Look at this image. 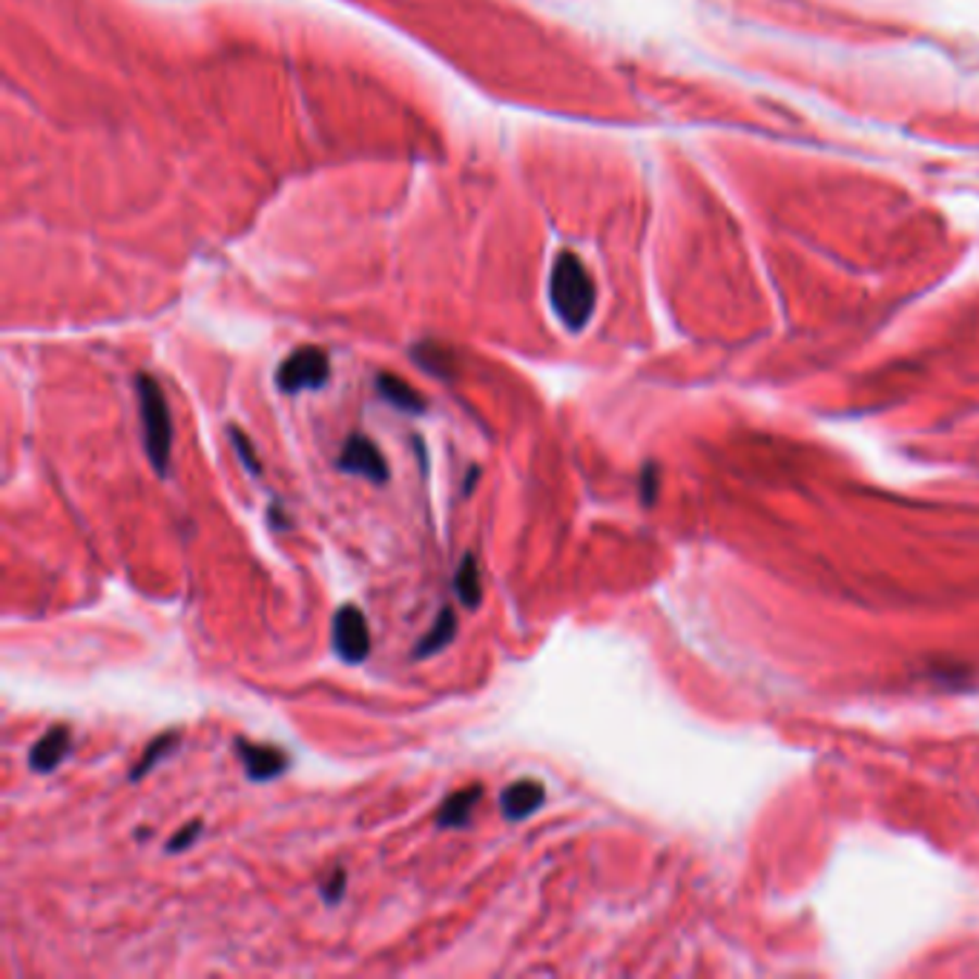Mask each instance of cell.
Segmentation results:
<instances>
[{"mask_svg": "<svg viewBox=\"0 0 979 979\" xmlns=\"http://www.w3.org/2000/svg\"><path fill=\"white\" fill-rule=\"evenodd\" d=\"M549 299L557 319L569 330H580L592 319L594 281L575 253H561L549 279Z\"/></svg>", "mask_w": 979, "mask_h": 979, "instance_id": "6da1fadb", "label": "cell"}, {"mask_svg": "<svg viewBox=\"0 0 979 979\" xmlns=\"http://www.w3.org/2000/svg\"><path fill=\"white\" fill-rule=\"evenodd\" d=\"M136 393L147 460L155 474L164 477L170 472V454H173V417H170L167 397L150 374H138Z\"/></svg>", "mask_w": 979, "mask_h": 979, "instance_id": "7a4b0ae2", "label": "cell"}, {"mask_svg": "<svg viewBox=\"0 0 979 979\" xmlns=\"http://www.w3.org/2000/svg\"><path fill=\"white\" fill-rule=\"evenodd\" d=\"M330 379L328 353L316 346H305L293 351L276 371V386L285 393L316 391Z\"/></svg>", "mask_w": 979, "mask_h": 979, "instance_id": "3957f363", "label": "cell"}, {"mask_svg": "<svg viewBox=\"0 0 979 979\" xmlns=\"http://www.w3.org/2000/svg\"><path fill=\"white\" fill-rule=\"evenodd\" d=\"M330 647L337 652L339 661L356 666L368 658L371 652V629L368 620L353 603L339 606L330 624Z\"/></svg>", "mask_w": 979, "mask_h": 979, "instance_id": "277c9868", "label": "cell"}, {"mask_svg": "<svg viewBox=\"0 0 979 979\" xmlns=\"http://www.w3.org/2000/svg\"><path fill=\"white\" fill-rule=\"evenodd\" d=\"M337 468L353 477H365L368 482H388L391 472H388V463L382 457V451L374 440H368L365 434H351L342 445V454L337 460Z\"/></svg>", "mask_w": 979, "mask_h": 979, "instance_id": "5b68a950", "label": "cell"}, {"mask_svg": "<svg viewBox=\"0 0 979 979\" xmlns=\"http://www.w3.org/2000/svg\"><path fill=\"white\" fill-rule=\"evenodd\" d=\"M236 755L250 781H274L290 767V758L285 750L271 744H253V741H236Z\"/></svg>", "mask_w": 979, "mask_h": 979, "instance_id": "8992f818", "label": "cell"}, {"mask_svg": "<svg viewBox=\"0 0 979 979\" xmlns=\"http://www.w3.org/2000/svg\"><path fill=\"white\" fill-rule=\"evenodd\" d=\"M547 802V787L535 779H520L509 785L500 799V811L509 821L529 819L531 813H538Z\"/></svg>", "mask_w": 979, "mask_h": 979, "instance_id": "52a82bcc", "label": "cell"}, {"mask_svg": "<svg viewBox=\"0 0 979 979\" xmlns=\"http://www.w3.org/2000/svg\"><path fill=\"white\" fill-rule=\"evenodd\" d=\"M70 746H73V732L64 724H58V727L43 732L33 744V750H29V767L35 773H52L70 755Z\"/></svg>", "mask_w": 979, "mask_h": 979, "instance_id": "ba28073f", "label": "cell"}, {"mask_svg": "<svg viewBox=\"0 0 979 979\" xmlns=\"http://www.w3.org/2000/svg\"><path fill=\"white\" fill-rule=\"evenodd\" d=\"M482 799V787L480 785H472L466 790H457V793H451L442 807L437 811V827L442 830H460V827H466L472 821V813L474 807L480 804Z\"/></svg>", "mask_w": 979, "mask_h": 979, "instance_id": "9c48e42d", "label": "cell"}, {"mask_svg": "<svg viewBox=\"0 0 979 979\" xmlns=\"http://www.w3.org/2000/svg\"><path fill=\"white\" fill-rule=\"evenodd\" d=\"M377 391L379 397L393 405V409L405 411V414H426V397L411 388L402 377H393V374H379L377 377Z\"/></svg>", "mask_w": 979, "mask_h": 979, "instance_id": "30bf717a", "label": "cell"}, {"mask_svg": "<svg viewBox=\"0 0 979 979\" xmlns=\"http://www.w3.org/2000/svg\"><path fill=\"white\" fill-rule=\"evenodd\" d=\"M454 638H457V615H454L451 606H445V610L437 615V620H434V627L419 638V643L414 647V652H411V658L417 661L431 658V655L445 650Z\"/></svg>", "mask_w": 979, "mask_h": 979, "instance_id": "8fae6325", "label": "cell"}, {"mask_svg": "<svg viewBox=\"0 0 979 979\" xmlns=\"http://www.w3.org/2000/svg\"><path fill=\"white\" fill-rule=\"evenodd\" d=\"M454 594H457L460 603H463L466 610H477V606H480L482 580H480V569H477V561H474L472 552L463 557L457 575H454Z\"/></svg>", "mask_w": 979, "mask_h": 979, "instance_id": "7c38bea8", "label": "cell"}, {"mask_svg": "<svg viewBox=\"0 0 979 979\" xmlns=\"http://www.w3.org/2000/svg\"><path fill=\"white\" fill-rule=\"evenodd\" d=\"M178 741H181V732H178V730L161 732L159 739L150 741V744H147V750H145V755H141V762H138L136 767H133V773H129V781L145 779L147 773L153 770V767L161 762V758H167V755L173 753V750H176Z\"/></svg>", "mask_w": 979, "mask_h": 979, "instance_id": "4fadbf2b", "label": "cell"}, {"mask_svg": "<svg viewBox=\"0 0 979 979\" xmlns=\"http://www.w3.org/2000/svg\"><path fill=\"white\" fill-rule=\"evenodd\" d=\"M411 353H414V360H417L428 374H434V377L445 379L454 377V356H451L445 348L434 346V342H423V346H417Z\"/></svg>", "mask_w": 979, "mask_h": 979, "instance_id": "5bb4252c", "label": "cell"}, {"mask_svg": "<svg viewBox=\"0 0 979 979\" xmlns=\"http://www.w3.org/2000/svg\"><path fill=\"white\" fill-rule=\"evenodd\" d=\"M227 437H230V445H234L236 457L241 460V466L248 468L253 477H259V474H262V463H259L256 449H253V442H250L248 434L241 431L239 426H227Z\"/></svg>", "mask_w": 979, "mask_h": 979, "instance_id": "9a60e30c", "label": "cell"}, {"mask_svg": "<svg viewBox=\"0 0 979 979\" xmlns=\"http://www.w3.org/2000/svg\"><path fill=\"white\" fill-rule=\"evenodd\" d=\"M346 884H348V874L342 870V867L330 870L328 879H322V884H319L322 900L328 902V905H339V902L346 900Z\"/></svg>", "mask_w": 979, "mask_h": 979, "instance_id": "2e32d148", "label": "cell"}, {"mask_svg": "<svg viewBox=\"0 0 979 979\" xmlns=\"http://www.w3.org/2000/svg\"><path fill=\"white\" fill-rule=\"evenodd\" d=\"M201 830H204L201 821H190V825L181 827V830L167 842V853H181L187 851V848H193V842L201 836Z\"/></svg>", "mask_w": 979, "mask_h": 979, "instance_id": "e0dca14e", "label": "cell"}, {"mask_svg": "<svg viewBox=\"0 0 979 979\" xmlns=\"http://www.w3.org/2000/svg\"><path fill=\"white\" fill-rule=\"evenodd\" d=\"M477 477H480V468L477 466H472L468 468V474H466V482H463V494H472V489H474V482H477Z\"/></svg>", "mask_w": 979, "mask_h": 979, "instance_id": "ac0fdd59", "label": "cell"}]
</instances>
